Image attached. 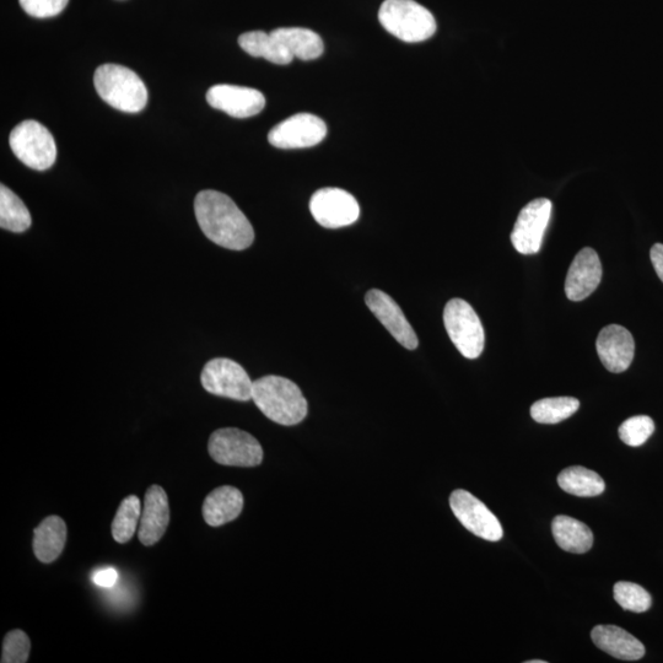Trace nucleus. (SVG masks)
<instances>
[{"label": "nucleus", "mask_w": 663, "mask_h": 663, "mask_svg": "<svg viewBox=\"0 0 663 663\" xmlns=\"http://www.w3.org/2000/svg\"><path fill=\"white\" fill-rule=\"evenodd\" d=\"M194 214L203 234L224 249L244 251L255 241L250 220L224 193L199 192L194 199Z\"/></svg>", "instance_id": "nucleus-1"}, {"label": "nucleus", "mask_w": 663, "mask_h": 663, "mask_svg": "<svg viewBox=\"0 0 663 663\" xmlns=\"http://www.w3.org/2000/svg\"><path fill=\"white\" fill-rule=\"evenodd\" d=\"M252 401L272 422L291 427L306 418L307 401L298 385L269 375L253 382Z\"/></svg>", "instance_id": "nucleus-2"}, {"label": "nucleus", "mask_w": 663, "mask_h": 663, "mask_svg": "<svg viewBox=\"0 0 663 663\" xmlns=\"http://www.w3.org/2000/svg\"><path fill=\"white\" fill-rule=\"evenodd\" d=\"M94 84L97 94L113 109L138 113L147 106L148 90L131 69L118 64H102L96 69Z\"/></svg>", "instance_id": "nucleus-3"}, {"label": "nucleus", "mask_w": 663, "mask_h": 663, "mask_svg": "<svg viewBox=\"0 0 663 663\" xmlns=\"http://www.w3.org/2000/svg\"><path fill=\"white\" fill-rule=\"evenodd\" d=\"M379 20L387 32L408 43L427 41L438 29L434 15L414 0H385Z\"/></svg>", "instance_id": "nucleus-4"}, {"label": "nucleus", "mask_w": 663, "mask_h": 663, "mask_svg": "<svg viewBox=\"0 0 663 663\" xmlns=\"http://www.w3.org/2000/svg\"><path fill=\"white\" fill-rule=\"evenodd\" d=\"M9 144L16 158L30 169L45 171L56 163L55 138L40 122L19 123L10 133Z\"/></svg>", "instance_id": "nucleus-5"}, {"label": "nucleus", "mask_w": 663, "mask_h": 663, "mask_svg": "<svg viewBox=\"0 0 663 663\" xmlns=\"http://www.w3.org/2000/svg\"><path fill=\"white\" fill-rule=\"evenodd\" d=\"M444 323L452 343L463 357H481L485 344L484 328L477 312L467 301L450 300L445 306Z\"/></svg>", "instance_id": "nucleus-6"}, {"label": "nucleus", "mask_w": 663, "mask_h": 663, "mask_svg": "<svg viewBox=\"0 0 663 663\" xmlns=\"http://www.w3.org/2000/svg\"><path fill=\"white\" fill-rule=\"evenodd\" d=\"M210 457L219 465L256 467L263 461V449L255 438L244 430L225 428L210 435Z\"/></svg>", "instance_id": "nucleus-7"}, {"label": "nucleus", "mask_w": 663, "mask_h": 663, "mask_svg": "<svg viewBox=\"0 0 663 663\" xmlns=\"http://www.w3.org/2000/svg\"><path fill=\"white\" fill-rule=\"evenodd\" d=\"M204 390L214 396L247 402L252 400L253 382L236 361L217 358L208 361L201 374Z\"/></svg>", "instance_id": "nucleus-8"}, {"label": "nucleus", "mask_w": 663, "mask_h": 663, "mask_svg": "<svg viewBox=\"0 0 663 663\" xmlns=\"http://www.w3.org/2000/svg\"><path fill=\"white\" fill-rule=\"evenodd\" d=\"M310 210L318 224L339 229L355 223L360 217L357 199L341 188H322L311 197Z\"/></svg>", "instance_id": "nucleus-9"}, {"label": "nucleus", "mask_w": 663, "mask_h": 663, "mask_svg": "<svg viewBox=\"0 0 663 663\" xmlns=\"http://www.w3.org/2000/svg\"><path fill=\"white\" fill-rule=\"evenodd\" d=\"M450 506L457 520L473 535L490 542L503 538L504 531L498 517L470 492L455 490L450 497Z\"/></svg>", "instance_id": "nucleus-10"}, {"label": "nucleus", "mask_w": 663, "mask_h": 663, "mask_svg": "<svg viewBox=\"0 0 663 663\" xmlns=\"http://www.w3.org/2000/svg\"><path fill=\"white\" fill-rule=\"evenodd\" d=\"M551 215L552 202L547 198L535 199L521 210L511 234L517 252L536 255L541 250Z\"/></svg>", "instance_id": "nucleus-11"}, {"label": "nucleus", "mask_w": 663, "mask_h": 663, "mask_svg": "<svg viewBox=\"0 0 663 663\" xmlns=\"http://www.w3.org/2000/svg\"><path fill=\"white\" fill-rule=\"evenodd\" d=\"M327 136L326 123L311 113H298L274 127L268 134L269 143L279 149L315 147Z\"/></svg>", "instance_id": "nucleus-12"}, {"label": "nucleus", "mask_w": 663, "mask_h": 663, "mask_svg": "<svg viewBox=\"0 0 663 663\" xmlns=\"http://www.w3.org/2000/svg\"><path fill=\"white\" fill-rule=\"evenodd\" d=\"M207 101L213 109L228 113L235 118L256 116L266 106V99L261 91L228 84H219L210 88Z\"/></svg>", "instance_id": "nucleus-13"}, {"label": "nucleus", "mask_w": 663, "mask_h": 663, "mask_svg": "<svg viewBox=\"0 0 663 663\" xmlns=\"http://www.w3.org/2000/svg\"><path fill=\"white\" fill-rule=\"evenodd\" d=\"M365 303L392 337L406 349L418 347V337L401 307L384 291L373 289L365 296Z\"/></svg>", "instance_id": "nucleus-14"}, {"label": "nucleus", "mask_w": 663, "mask_h": 663, "mask_svg": "<svg viewBox=\"0 0 663 663\" xmlns=\"http://www.w3.org/2000/svg\"><path fill=\"white\" fill-rule=\"evenodd\" d=\"M596 348L598 357L608 371L621 374L632 365L635 354V342L627 328L609 325L598 334Z\"/></svg>", "instance_id": "nucleus-15"}, {"label": "nucleus", "mask_w": 663, "mask_h": 663, "mask_svg": "<svg viewBox=\"0 0 663 663\" xmlns=\"http://www.w3.org/2000/svg\"><path fill=\"white\" fill-rule=\"evenodd\" d=\"M602 279V264L595 250L586 247L574 258L565 280V294L571 301H582L594 293Z\"/></svg>", "instance_id": "nucleus-16"}, {"label": "nucleus", "mask_w": 663, "mask_h": 663, "mask_svg": "<svg viewBox=\"0 0 663 663\" xmlns=\"http://www.w3.org/2000/svg\"><path fill=\"white\" fill-rule=\"evenodd\" d=\"M170 524L169 498L159 485H152L145 494L138 537L143 546H154L165 535Z\"/></svg>", "instance_id": "nucleus-17"}, {"label": "nucleus", "mask_w": 663, "mask_h": 663, "mask_svg": "<svg viewBox=\"0 0 663 663\" xmlns=\"http://www.w3.org/2000/svg\"><path fill=\"white\" fill-rule=\"evenodd\" d=\"M598 649L623 661H638L645 655V646L627 630L616 625H598L591 633Z\"/></svg>", "instance_id": "nucleus-18"}, {"label": "nucleus", "mask_w": 663, "mask_h": 663, "mask_svg": "<svg viewBox=\"0 0 663 663\" xmlns=\"http://www.w3.org/2000/svg\"><path fill=\"white\" fill-rule=\"evenodd\" d=\"M244 509V495L239 489L224 485L213 490L203 504V517L207 524L219 527L234 521Z\"/></svg>", "instance_id": "nucleus-19"}, {"label": "nucleus", "mask_w": 663, "mask_h": 663, "mask_svg": "<svg viewBox=\"0 0 663 663\" xmlns=\"http://www.w3.org/2000/svg\"><path fill=\"white\" fill-rule=\"evenodd\" d=\"M34 552L41 563L55 562L67 542V525L59 516L43 520L34 531Z\"/></svg>", "instance_id": "nucleus-20"}, {"label": "nucleus", "mask_w": 663, "mask_h": 663, "mask_svg": "<svg viewBox=\"0 0 663 663\" xmlns=\"http://www.w3.org/2000/svg\"><path fill=\"white\" fill-rule=\"evenodd\" d=\"M552 532L555 542L565 552L584 554L590 551L594 544V535L584 522L569 516H557L552 522Z\"/></svg>", "instance_id": "nucleus-21"}, {"label": "nucleus", "mask_w": 663, "mask_h": 663, "mask_svg": "<svg viewBox=\"0 0 663 663\" xmlns=\"http://www.w3.org/2000/svg\"><path fill=\"white\" fill-rule=\"evenodd\" d=\"M271 34L287 48L290 55L301 61H314L321 57L323 41L316 32L304 28H280L273 30Z\"/></svg>", "instance_id": "nucleus-22"}, {"label": "nucleus", "mask_w": 663, "mask_h": 663, "mask_svg": "<svg viewBox=\"0 0 663 663\" xmlns=\"http://www.w3.org/2000/svg\"><path fill=\"white\" fill-rule=\"evenodd\" d=\"M239 45L252 57H260L274 64L293 62L294 57L272 34L263 31H251L239 37Z\"/></svg>", "instance_id": "nucleus-23"}, {"label": "nucleus", "mask_w": 663, "mask_h": 663, "mask_svg": "<svg viewBox=\"0 0 663 663\" xmlns=\"http://www.w3.org/2000/svg\"><path fill=\"white\" fill-rule=\"evenodd\" d=\"M559 487L565 493L580 498L597 497L605 492L606 484L601 476L585 467H569L558 476Z\"/></svg>", "instance_id": "nucleus-24"}, {"label": "nucleus", "mask_w": 663, "mask_h": 663, "mask_svg": "<svg viewBox=\"0 0 663 663\" xmlns=\"http://www.w3.org/2000/svg\"><path fill=\"white\" fill-rule=\"evenodd\" d=\"M29 209L16 194L5 185L0 186V226L12 233H25L31 226Z\"/></svg>", "instance_id": "nucleus-25"}, {"label": "nucleus", "mask_w": 663, "mask_h": 663, "mask_svg": "<svg viewBox=\"0 0 663 663\" xmlns=\"http://www.w3.org/2000/svg\"><path fill=\"white\" fill-rule=\"evenodd\" d=\"M580 402L574 397L544 398L533 403L531 415L539 424H558L579 411Z\"/></svg>", "instance_id": "nucleus-26"}, {"label": "nucleus", "mask_w": 663, "mask_h": 663, "mask_svg": "<svg viewBox=\"0 0 663 663\" xmlns=\"http://www.w3.org/2000/svg\"><path fill=\"white\" fill-rule=\"evenodd\" d=\"M142 517V504L136 495H129L122 500L112 522V537L117 543L131 541Z\"/></svg>", "instance_id": "nucleus-27"}, {"label": "nucleus", "mask_w": 663, "mask_h": 663, "mask_svg": "<svg viewBox=\"0 0 663 663\" xmlns=\"http://www.w3.org/2000/svg\"><path fill=\"white\" fill-rule=\"evenodd\" d=\"M614 600L625 611L644 613L649 611L652 600L648 591L634 582L619 581L614 585Z\"/></svg>", "instance_id": "nucleus-28"}, {"label": "nucleus", "mask_w": 663, "mask_h": 663, "mask_svg": "<svg viewBox=\"0 0 663 663\" xmlns=\"http://www.w3.org/2000/svg\"><path fill=\"white\" fill-rule=\"evenodd\" d=\"M655 423L648 415H636L629 418L619 428V438L628 446L644 445L654 434Z\"/></svg>", "instance_id": "nucleus-29"}, {"label": "nucleus", "mask_w": 663, "mask_h": 663, "mask_svg": "<svg viewBox=\"0 0 663 663\" xmlns=\"http://www.w3.org/2000/svg\"><path fill=\"white\" fill-rule=\"evenodd\" d=\"M31 641L23 630L15 629L5 635L3 641L2 663L28 662Z\"/></svg>", "instance_id": "nucleus-30"}, {"label": "nucleus", "mask_w": 663, "mask_h": 663, "mask_svg": "<svg viewBox=\"0 0 663 663\" xmlns=\"http://www.w3.org/2000/svg\"><path fill=\"white\" fill-rule=\"evenodd\" d=\"M69 0H19L21 8L34 18L46 19L61 14Z\"/></svg>", "instance_id": "nucleus-31"}, {"label": "nucleus", "mask_w": 663, "mask_h": 663, "mask_svg": "<svg viewBox=\"0 0 663 663\" xmlns=\"http://www.w3.org/2000/svg\"><path fill=\"white\" fill-rule=\"evenodd\" d=\"M118 580V574L115 569H101L99 571H96V573L93 575V581L97 586L100 587H106V589H109V587H112L113 585L116 584Z\"/></svg>", "instance_id": "nucleus-32"}, {"label": "nucleus", "mask_w": 663, "mask_h": 663, "mask_svg": "<svg viewBox=\"0 0 663 663\" xmlns=\"http://www.w3.org/2000/svg\"><path fill=\"white\" fill-rule=\"evenodd\" d=\"M650 257L652 266H654L657 276H659L663 283V245L656 244L652 246Z\"/></svg>", "instance_id": "nucleus-33"}, {"label": "nucleus", "mask_w": 663, "mask_h": 663, "mask_svg": "<svg viewBox=\"0 0 663 663\" xmlns=\"http://www.w3.org/2000/svg\"><path fill=\"white\" fill-rule=\"evenodd\" d=\"M546 661H541V660H533V661H527V663H544Z\"/></svg>", "instance_id": "nucleus-34"}]
</instances>
